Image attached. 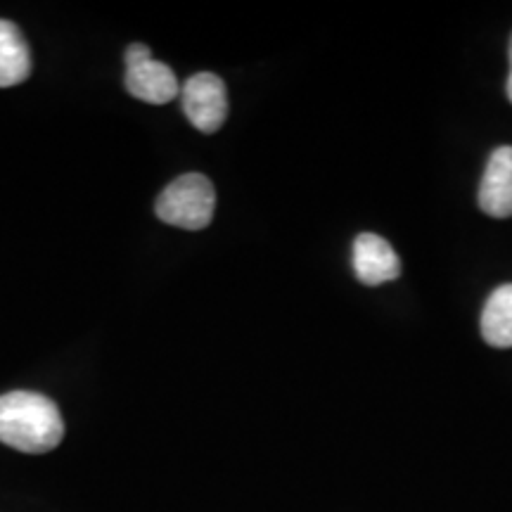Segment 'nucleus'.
Segmentation results:
<instances>
[{
  "label": "nucleus",
  "instance_id": "2",
  "mask_svg": "<svg viewBox=\"0 0 512 512\" xmlns=\"http://www.w3.org/2000/svg\"><path fill=\"white\" fill-rule=\"evenodd\" d=\"M216 190L207 176L185 174L169 183L157 197V216L169 226L202 230L214 219Z\"/></svg>",
  "mask_w": 512,
  "mask_h": 512
},
{
  "label": "nucleus",
  "instance_id": "3",
  "mask_svg": "<svg viewBox=\"0 0 512 512\" xmlns=\"http://www.w3.org/2000/svg\"><path fill=\"white\" fill-rule=\"evenodd\" d=\"M181 105L197 131L216 133L228 119L226 83L211 72L190 76L181 86Z\"/></svg>",
  "mask_w": 512,
  "mask_h": 512
},
{
  "label": "nucleus",
  "instance_id": "9",
  "mask_svg": "<svg viewBox=\"0 0 512 512\" xmlns=\"http://www.w3.org/2000/svg\"><path fill=\"white\" fill-rule=\"evenodd\" d=\"M505 93H508V100L512 102V72L508 74V83H505Z\"/></svg>",
  "mask_w": 512,
  "mask_h": 512
},
{
  "label": "nucleus",
  "instance_id": "10",
  "mask_svg": "<svg viewBox=\"0 0 512 512\" xmlns=\"http://www.w3.org/2000/svg\"><path fill=\"white\" fill-rule=\"evenodd\" d=\"M508 57H510V72H512V34H510V48H508Z\"/></svg>",
  "mask_w": 512,
  "mask_h": 512
},
{
  "label": "nucleus",
  "instance_id": "7",
  "mask_svg": "<svg viewBox=\"0 0 512 512\" xmlns=\"http://www.w3.org/2000/svg\"><path fill=\"white\" fill-rule=\"evenodd\" d=\"M482 337L494 349H512V283L496 287L482 309Z\"/></svg>",
  "mask_w": 512,
  "mask_h": 512
},
{
  "label": "nucleus",
  "instance_id": "5",
  "mask_svg": "<svg viewBox=\"0 0 512 512\" xmlns=\"http://www.w3.org/2000/svg\"><path fill=\"white\" fill-rule=\"evenodd\" d=\"M124 83L133 98L150 102V105H166L181 95V83H178L174 69L169 64L157 62L155 57L126 62Z\"/></svg>",
  "mask_w": 512,
  "mask_h": 512
},
{
  "label": "nucleus",
  "instance_id": "8",
  "mask_svg": "<svg viewBox=\"0 0 512 512\" xmlns=\"http://www.w3.org/2000/svg\"><path fill=\"white\" fill-rule=\"evenodd\" d=\"M31 74L29 43L8 19H0V88L17 86Z\"/></svg>",
  "mask_w": 512,
  "mask_h": 512
},
{
  "label": "nucleus",
  "instance_id": "1",
  "mask_svg": "<svg viewBox=\"0 0 512 512\" xmlns=\"http://www.w3.org/2000/svg\"><path fill=\"white\" fill-rule=\"evenodd\" d=\"M64 439L60 408L36 392L0 396V441L22 453H48Z\"/></svg>",
  "mask_w": 512,
  "mask_h": 512
},
{
  "label": "nucleus",
  "instance_id": "4",
  "mask_svg": "<svg viewBox=\"0 0 512 512\" xmlns=\"http://www.w3.org/2000/svg\"><path fill=\"white\" fill-rule=\"evenodd\" d=\"M477 202L491 219H512V145H501L491 152Z\"/></svg>",
  "mask_w": 512,
  "mask_h": 512
},
{
  "label": "nucleus",
  "instance_id": "6",
  "mask_svg": "<svg viewBox=\"0 0 512 512\" xmlns=\"http://www.w3.org/2000/svg\"><path fill=\"white\" fill-rule=\"evenodd\" d=\"M354 271L358 283L368 287L392 283L401 275L399 254L380 235L361 233L354 240Z\"/></svg>",
  "mask_w": 512,
  "mask_h": 512
}]
</instances>
